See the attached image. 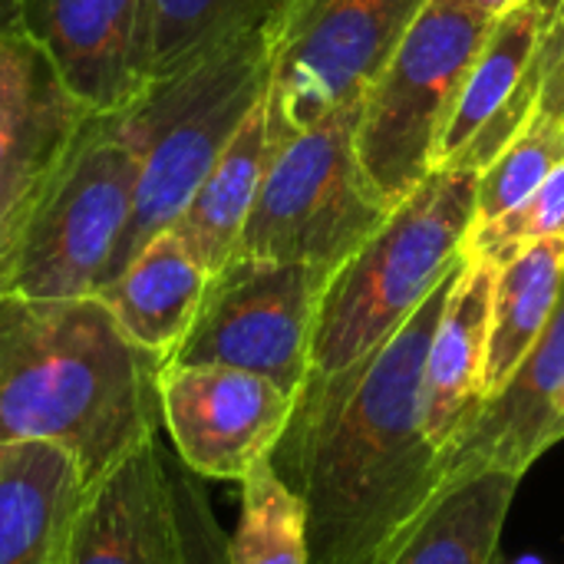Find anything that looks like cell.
I'll return each mask as SVG.
<instances>
[{"label": "cell", "mask_w": 564, "mask_h": 564, "mask_svg": "<svg viewBox=\"0 0 564 564\" xmlns=\"http://www.w3.org/2000/svg\"><path fill=\"white\" fill-rule=\"evenodd\" d=\"M564 241H542L496 268L482 397H496L549 327L562 297Z\"/></svg>", "instance_id": "obj_20"}, {"label": "cell", "mask_w": 564, "mask_h": 564, "mask_svg": "<svg viewBox=\"0 0 564 564\" xmlns=\"http://www.w3.org/2000/svg\"><path fill=\"white\" fill-rule=\"evenodd\" d=\"M459 264L354 373L294 397L271 466L304 502L311 564H393L443 496L423 367Z\"/></svg>", "instance_id": "obj_1"}, {"label": "cell", "mask_w": 564, "mask_h": 564, "mask_svg": "<svg viewBox=\"0 0 564 564\" xmlns=\"http://www.w3.org/2000/svg\"><path fill=\"white\" fill-rule=\"evenodd\" d=\"M208 278L185 241L165 228L96 297L109 307L122 334L165 367L195 324Z\"/></svg>", "instance_id": "obj_17"}, {"label": "cell", "mask_w": 564, "mask_h": 564, "mask_svg": "<svg viewBox=\"0 0 564 564\" xmlns=\"http://www.w3.org/2000/svg\"><path fill=\"white\" fill-rule=\"evenodd\" d=\"M284 0H145V86L274 26Z\"/></svg>", "instance_id": "obj_22"}, {"label": "cell", "mask_w": 564, "mask_h": 564, "mask_svg": "<svg viewBox=\"0 0 564 564\" xmlns=\"http://www.w3.org/2000/svg\"><path fill=\"white\" fill-rule=\"evenodd\" d=\"M241 516L228 535L231 564H311L307 512L301 496L261 459L241 482Z\"/></svg>", "instance_id": "obj_23"}, {"label": "cell", "mask_w": 564, "mask_h": 564, "mask_svg": "<svg viewBox=\"0 0 564 564\" xmlns=\"http://www.w3.org/2000/svg\"><path fill=\"white\" fill-rule=\"evenodd\" d=\"M476 188L479 172L436 169L327 278L297 393L354 373L453 274L476 221Z\"/></svg>", "instance_id": "obj_3"}, {"label": "cell", "mask_w": 564, "mask_h": 564, "mask_svg": "<svg viewBox=\"0 0 564 564\" xmlns=\"http://www.w3.org/2000/svg\"><path fill=\"white\" fill-rule=\"evenodd\" d=\"M519 564H542V562H532V558H525V562H519Z\"/></svg>", "instance_id": "obj_31"}, {"label": "cell", "mask_w": 564, "mask_h": 564, "mask_svg": "<svg viewBox=\"0 0 564 564\" xmlns=\"http://www.w3.org/2000/svg\"><path fill=\"white\" fill-rule=\"evenodd\" d=\"M564 165V122L535 112L525 129L479 172L476 221H492L525 202Z\"/></svg>", "instance_id": "obj_24"}, {"label": "cell", "mask_w": 564, "mask_h": 564, "mask_svg": "<svg viewBox=\"0 0 564 564\" xmlns=\"http://www.w3.org/2000/svg\"><path fill=\"white\" fill-rule=\"evenodd\" d=\"M7 33H20L17 0H0V36H7Z\"/></svg>", "instance_id": "obj_28"}, {"label": "cell", "mask_w": 564, "mask_h": 564, "mask_svg": "<svg viewBox=\"0 0 564 564\" xmlns=\"http://www.w3.org/2000/svg\"><path fill=\"white\" fill-rule=\"evenodd\" d=\"M86 479L53 443H0V564H66Z\"/></svg>", "instance_id": "obj_16"}, {"label": "cell", "mask_w": 564, "mask_h": 564, "mask_svg": "<svg viewBox=\"0 0 564 564\" xmlns=\"http://www.w3.org/2000/svg\"><path fill=\"white\" fill-rule=\"evenodd\" d=\"M469 3H473V7H476L482 17H489V20H499V17H502V13H506V10H509L516 0H469Z\"/></svg>", "instance_id": "obj_29"}, {"label": "cell", "mask_w": 564, "mask_h": 564, "mask_svg": "<svg viewBox=\"0 0 564 564\" xmlns=\"http://www.w3.org/2000/svg\"><path fill=\"white\" fill-rule=\"evenodd\" d=\"M66 564H188L159 433L86 486Z\"/></svg>", "instance_id": "obj_13"}, {"label": "cell", "mask_w": 564, "mask_h": 564, "mask_svg": "<svg viewBox=\"0 0 564 564\" xmlns=\"http://www.w3.org/2000/svg\"><path fill=\"white\" fill-rule=\"evenodd\" d=\"M423 7L426 0H284L271 26V139L364 99Z\"/></svg>", "instance_id": "obj_8"}, {"label": "cell", "mask_w": 564, "mask_h": 564, "mask_svg": "<svg viewBox=\"0 0 564 564\" xmlns=\"http://www.w3.org/2000/svg\"><path fill=\"white\" fill-rule=\"evenodd\" d=\"M271 152L274 139L268 129V102L261 99L248 112L221 159L212 165L185 212L175 218L172 231L185 241V248L198 258V264L208 274H215L221 264L235 258L251 208L258 202Z\"/></svg>", "instance_id": "obj_18"}, {"label": "cell", "mask_w": 564, "mask_h": 564, "mask_svg": "<svg viewBox=\"0 0 564 564\" xmlns=\"http://www.w3.org/2000/svg\"><path fill=\"white\" fill-rule=\"evenodd\" d=\"M165 469H169V482L175 496V512H178V529H182L188 564H231L228 562V535L218 525L205 479L188 473L182 459L169 449H165Z\"/></svg>", "instance_id": "obj_26"}, {"label": "cell", "mask_w": 564, "mask_h": 564, "mask_svg": "<svg viewBox=\"0 0 564 564\" xmlns=\"http://www.w3.org/2000/svg\"><path fill=\"white\" fill-rule=\"evenodd\" d=\"M360 102L274 142L258 202L235 254L337 271L393 208L380 202L357 159Z\"/></svg>", "instance_id": "obj_6"}, {"label": "cell", "mask_w": 564, "mask_h": 564, "mask_svg": "<svg viewBox=\"0 0 564 564\" xmlns=\"http://www.w3.org/2000/svg\"><path fill=\"white\" fill-rule=\"evenodd\" d=\"M558 7L562 0H516L499 20H492V30L469 69L459 102L440 135L436 169H453L459 152L509 102Z\"/></svg>", "instance_id": "obj_19"}, {"label": "cell", "mask_w": 564, "mask_h": 564, "mask_svg": "<svg viewBox=\"0 0 564 564\" xmlns=\"http://www.w3.org/2000/svg\"><path fill=\"white\" fill-rule=\"evenodd\" d=\"M268 79L271 30L149 83L126 112L112 116L139 155V192L109 281L149 238L175 225L248 112L264 99Z\"/></svg>", "instance_id": "obj_4"}, {"label": "cell", "mask_w": 564, "mask_h": 564, "mask_svg": "<svg viewBox=\"0 0 564 564\" xmlns=\"http://www.w3.org/2000/svg\"><path fill=\"white\" fill-rule=\"evenodd\" d=\"M492 30L469 0H426L360 102L357 159L387 208L436 172L440 135Z\"/></svg>", "instance_id": "obj_5"}, {"label": "cell", "mask_w": 564, "mask_h": 564, "mask_svg": "<svg viewBox=\"0 0 564 564\" xmlns=\"http://www.w3.org/2000/svg\"><path fill=\"white\" fill-rule=\"evenodd\" d=\"M522 479L509 469H486L449 486L393 564H496Z\"/></svg>", "instance_id": "obj_21"}, {"label": "cell", "mask_w": 564, "mask_h": 564, "mask_svg": "<svg viewBox=\"0 0 564 564\" xmlns=\"http://www.w3.org/2000/svg\"><path fill=\"white\" fill-rule=\"evenodd\" d=\"M562 440H564V397H562V403H558V410H555L552 430H549V449H552V446H558Z\"/></svg>", "instance_id": "obj_30"}, {"label": "cell", "mask_w": 564, "mask_h": 564, "mask_svg": "<svg viewBox=\"0 0 564 564\" xmlns=\"http://www.w3.org/2000/svg\"><path fill=\"white\" fill-rule=\"evenodd\" d=\"M555 26H558V36H562V56H558V66H555V73H552L542 99H539V112L564 122V0L558 17H555Z\"/></svg>", "instance_id": "obj_27"}, {"label": "cell", "mask_w": 564, "mask_h": 564, "mask_svg": "<svg viewBox=\"0 0 564 564\" xmlns=\"http://www.w3.org/2000/svg\"><path fill=\"white\" fill-rule=\"evenodd\" d=\"M159 370L99 297L0 294V443H53L86 486L162 430Z\"/></svg>", "instance_id": "obj_2"}, {"label": "cell", "mask_w": 564, "mask_h": 564, "mask_svg": "<svg viewBox=\"0 0 564 564\" xmlns=\"http://www.w3.org/2000/svg\"><path fill=\"white\" fill-rule=\"evenodd\" d=\"M93 112L23 33L0 36V264L66 172Z\"/></svg>", "instance_id": "obj_10"}, {"label": "cell", "mask_w": 564, "mask_h": 564, "mask_svg": "<svg viewBox=\"0 0 564 564\" xmlns=\"http://www.w3.org/2000/svg\"><path fill=\"white\" fill-rule=\"evenodd\" d=\"M542 241H564V165L506 215L492 221H473L466 254L502 268Z\"/></svg>", "instance_id": "obj_25"}, {"label": "cell", "mask_w": 564, "mask_h": 564, "mask_svg": "<svg viewBox=\"0 0 564 564\" xmlns=\"http://www.w3.org/2000/svg\"><path fill=\"white\" fill-rule=\"evenodd\" d=\"M564 397V281L555 314L509 383L489 397L446 463L443 492L476 473L509 469L525 476L549 453V430Z\"/></svg>", "instance_id": "obj_14"}, {"label": "cell", "mask_w": 564, "mask_h": 564, "mask_svg": "<svg viewBox=\"0 0 564 564\" xmlns=\"http://www.w3.org/2000/svg\"><path fill=\"white\" fill-rule=\"evenodd\" d=\"M159 403L162 430L188 473L241 482L281 443L294 393L235 367L165 364L159 370Z\"/></svg>", "instance_id": "obj_11"}, {"label": "cell", "mask_w": 564, "mask_h": 564, "mask_svg": "<svg viewBox=\"0 0 564 564\" xmlns=\"http://www.w3.org/2000/svg\"><path fill=\"white\" fill-rule=\"evenodd\" d=\"M20 33L99 116L145 89V0H17Z\"/></svg>", "instance_id": "obj_12"}, {"label": "cell", "mask_w": 564, "mask_h": 564, "mask_svg": "<svg viewBox=\"0 0 564 564\" xmlns=\"http://www.w3.org/2000/svg\"><path fill=\"white\" fill-rule=\"evenodd\" d=\"M139 192V155L112 116H96L66 172L0 264V294L96 297L112 274Z\"/></svg>", "instance_id": "obj_7"}, {"label": "cell", "mask_w": 564, "mask_h": 564, "mask_svg": "<svg viewBox=\"0 0 564 564\" xmlns=\"http://www.w3.org/2000/svg\"><path fill=\"white\" fill-rule=\"evenodd\" d=\"M492 284L496 264L463 254L453 291L426 350L423 426L443 463H449V456L456 453L486 403L482 367L492 314Z\"/></svg>", "instance_id": "obj_15"}, {"label": "cell", "mask_w": 564, "mask_h": 564, "mask_svg": "<svg viewBox=\"0 0 564 564\" xmlns=\"http://www.w3.org/2000/svg\"><path fill=\"white\" fill-rule=\"evenodd\" d=\"M330 274L314 264L235 254L208 278L195 324L169 364L235 367L297 393Z\"/></svg>", "instance_id": "obj_9"}]
</instances>
